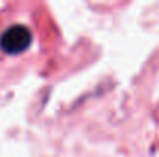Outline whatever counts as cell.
<instances>
[{"mask_svg":"<svg viewBox=\"0 0 159 157\" xmlns=\"http://www.w3.org/2000/svg\"><path fill=\"white\" fill-rule=\"evenodd\" d=\"M31 43V31L23 25L9 26L0 39L2 50L8 54H19L25 51Z\"/></svg>","mask_w":159,"mask_h":157,"instance_id":"obj_1","label":"cell"}]
</instances>
